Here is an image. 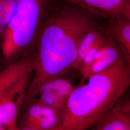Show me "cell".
<instances>
[{"instance_id": "obj_13", "label": "cell", "mask_w": 130, "mask_h": 130, "mask_svg": "<svg viewBox=\"0 0 130 130\" xmlns=\"http://www.w3.org/2000/svg\"><path fill=\"white\" fill-rule=\"evenodd\" d=\"M15 0H0V41L14 12Z\"/></svg>"}, {"instance_id": "obj_9", "label": "cell", "mask_w": 130, "mask_h": 130, "mask_svg": "<svg viewBox=\"0 0 130 130\" xmlns=\"http://www.w3.org/2000/svg\"><path fill=\"white\" fill-rule=\"evenodd\" d=\"M130 102L122 98L110 111L97 123L85 130H129Z\"/></svg>"}, {"instance_id": "obj_8", "label": "cell", "mask_w": 130, "mask_h": 130, "mask_svg": "<svg viewBox=\"0 0 130 130\" xmlns=\"http://www.w3.org/2000/svg\"><path fill=\"white\" fill-rule=\"evenodd\" d=\"M28 82L20 84L0 101V121L7 130H14L17 127L19 113Z\"/></svg>"}, {"instance_id": "obj_14", "label": "cell", "mask_w": 130, "mask_h": 130, "mask_svg": "<svg viewBox=\"0 0 130 130\" xmlns=\"http://www.w3.org/2000/svg\"><path fill=\"white\" fill-rule=\"evenodd\" d=\"M5 64H4V57L2 54V52L0 48V74L2 73L3 70L5 69Z\"/></svg>"}, {"instance_id": "obj_4", "label": "cell", "mask_w": 130, "mask_h": 130, "mask_svg": "<svg viewBox=\"0 0 130 130\" xmlns=\"http://www.w3.org/2000/svg\"><path fill=\"white\" fill-rule=\"evenodd\" d=\"M21 113H19L17 127L38 130H63V112L31 101L22 105Z\"/></svg>"}, {"instance_id": "obj_6", "label": "cell", "mask_w": 130, "mask_h": 130, "mask_svg": "<svg viewBox=\"0 0 130 130\" xmlns=\"http://www.w3.org/2000/svg\"><path fill=\"white\" fill-rule=\"evenodd\" d=\"M86 13L102 18L130 20V0H61Z\"/></svg>"}, {"instance_id": "obj_3", "label": "cell", "mask_w": 130, "mask_h": 130, "mask_svg": "<svg viewBox=\"0 0 130 130\" xmlns=\"http://www.w3.org/2000/svg\"><path fill=\"white\" fill-rule=\"evenodd\" d=\"M48 0H15L14 12L0 41L5 68L29 56L44 19Z\"/></svg>"}, {"instance_id": "obj_12", "label": "cell", "mask_w": 130, "mask_h": 130, "mask_svg": "<svg viewBox=\"0 0 130 130\" xmlns=\"http://www.w3.org/2000/svg\"><path fill=\"white\" fill-rule=\"evenodd\" d=\"M107 33L104 32L93 24L85 33L79 43L77 57L73 68L78 70L84 55L93 47L104 40L107 37Z\"/></svg>"}, {"instance_id": "obj_2", "label": "cell", "mask_w": 130, "mask_h": 130, "mask_svg": "<svg viewBox=\"0 0 130 130\" xmlns=\"http://www.w3.org/2000/svg\"><path fill=\"white\" fill-rule=\"evenodd\" d=\"M75 87L63 112V130H85L101 120L130 85V67L120 56L111 66Z\"/></svg>"}, {"instance_id": "obj_15", "label": "cell", "mask_w": 130, "mask_h": 130, "mask_svg": "<svg viewBox=\"0 0 130 130\" xmlns=\"http://www.w3.org/2000/svg\"><path fill=\"white\" fill-rule=\"evenodd\" d=\"M14 130H38L36 129H34L31 128H21L17 127L16 129Z\"/></svg>"}, {"instance_id": "obj_16", "label": "cell", "mask_w": 130, "mask_h": 130, "mask_svg": "<svg viewBox=\"0 0 130 130\" xmlns=\"http://www.w3.org/2000/svg\"><path fill=\"white\" fill-rule=\"evenodd\" d=\"M0 130H7L5 126L2 124L1 121H0Z\"/></svg>"}, {"instance_id": "obj_10", "label": "cell", "mask_w": 130, "mask_h": 130, "mask_svg": "<svg viewBox=\"0 0 130 130\" xmlns=\"http://www.w3.org/2000/svg\"><path fill=\"white\" fill-rule=\"evenodd\" d=\"M120 56L115 41L108 33L106 42L99 50L93 62L80 71L82 79L86 80L91 76L107 69Z\"/></svg>"}, {"instance_id": "obj_1", "label": "cell", "mask_w": 130, "mask_h": 130, "mask_svg": "<svg viewBox=\"0 0 130 130\" xmlns=\"http://www.w3.org/2000/svg\"><path fill=\"white\" fill-rule=\"evenodd\" d=\"M94 24L90 15L78 8H67L44 19L36 42L34 76L24 100L50 79L73 67L79 43Z\"/></svg>"}, {"instance_id": "obj_7", "label": "cell", "mask_w": 130, "mask_h": 130, "mask_svg": "<svg viewBox=\"0 0 130 130\" xmlns=\"http://www.w3.org/2000/svg\"><path fill=\"white\" fill-rule=\"evenodd\" d=\"M34 68L33 57L29 56L5 68L0 74V101L20 84L28 80Z\"/></svg>"}, {"instance_id": "obj_11", "label": "cell", "mask_w": 130, "mask_h": 130, "mask_svg": "<svg viewBox=\"0 0 130 130\" xmlns=\"http://www.w3.org/2000/svg\"><path fill=\"white\" fill-rule=\"evenodd\" d=\"M110 20L108 33L119 44L126 62L130 67V20L123 18Z\"/></svg>"}, {"instance_id": "obj_5", "label": "cell", "mask_w": 130, "mask_h": 130, "mask_svg": "<svg viewBox=\"0 0 130 130\" xmlns=\"http://www.w3.org/2000/svg\"><path fill=\"white\" fill-rule=\"evenodd\" d=\"M74 87L67 79L57 77L50 79L39 87L32 96L22 105L36 101L63 112L66 102Z\"/></svg>"}]
</instances>
